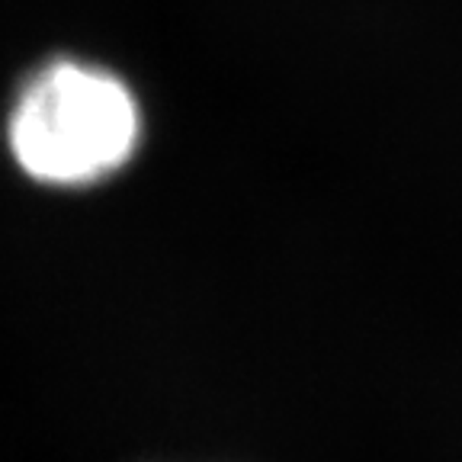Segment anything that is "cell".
I'll return each mask as SVG.
<instances>
[{
	"label": "cell",
	"instance_id": "obj_1",
	"mask_svg": "<svg viewBox=\"0 0 462 462\" xmlns=\"http://www.w3.org/2000/svg\"><path fill=\"white\" fill-rule=\"evenodd\" d=\"M138 142L129 87L97 68L58 61L23 90L10 119V148L42 183L84 187L125 164Z\"/></svg>",
	"mask_w": 462,
	"mask_h": 462
}]
</instances>
